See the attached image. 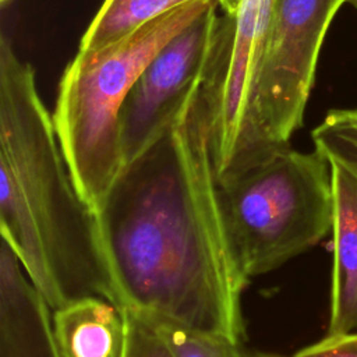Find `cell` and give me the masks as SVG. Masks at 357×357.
<instances>
[{"instance_id":"obj_1","label":"cell","mask_w":357,"mask_h":357,"mask_svg":"<svg viewBox=\"0 0 357 357\" xmlns=\"http://www.w3.org/2000/svg\"><path fill=\"white\" fill-rule=\"evenodd\" d=\"M201 84L123 166L96 218L120 305L240 343L248 282L226 233Z\"/></svg>"},{"instance_id":"obj_2","label":"cell","mask_w":357,"mask_h":357,"mask_svg":"<svg viewBox=\"0 0 357 357\" xmlns=\"http://www.w3.org/2000/svg\"><path fill=\"white\" fill-rule=\"evenodd\" d=\"M0 231L52 310L86 296L119 304L98 218L82 199L32 66L0 39ZM120 305V304H119Z\"/></svg>"},{"instance_id":"obj_3","label":"cell","mask_w":357,"mask_h":357,"mask_svg":"<svg viewBox=\"0 0 357 357\" xmlns=\"http://www.w3.org/2000/svg\"><path fill=\"white\" fill-rule=\"evenodd\" d=\"M213 1L181 4L109 46L78 50L66 67L53 123L75 187L95 213L124 166L120 112L131 86L151 59Z\"/></svg>"},{"instance_id":"obj_4","label":"cell","mask_w":357,"mask_h":357,"mask_svg":"<svg viewBox=\"0 0 357 357\" xmlns=\"http://www.w3.org/2000/svg\"><path fill=\"white\" fill-rule=\"evenodd\" d=\"M236 264L247 282L318 244L333 220L329 160L279 148L216 178Z\"/></svg>"},{"instance_id":"obj_5","label":"cell","mask_w":357,"mask_h":357,"mask_svg":"<svg viewBox=\"0 0 357 357\" xmlns=\"http://www.w3.org/2000/svg\"><path fill=\"white\" fill-rule=\"evenodd\" d=\"M276 0H238L218 18L201 92L216 178L264 158L258 148L254 106L261 63Z\"/></svg>"},{"instance_id":"obj_6","label":"cell","mask_w":357,"mask_h":357,"mask_svg":"<svg viewBox=\"0 0 357 357\" xmlns=\"http://www.w3.org/2000/svg\"><path fill=\"white\" fill-rule=\"evenodd\" d=\"M347 0H276L258 77L254 120L262 156L303 126L319 52Z\"/></svg>"},{"instance_id":"obj_7","label":"cell","mask_w":357,"mask_h":357,"mask_svg":"<svg viewBox=\"0 0 357 357\" xmlns=\"http://www.w3.org/2000/svg\"><path fill=\"white\" fill-rule=\"evenodd\" d=\"M218 1L173 36L131 86L121 112L124 165L142 153L178 117L202 81L211 59Z\"/></svg>"},{"instance_id":"obj_8","label":"cell","mask_w":357,"mask_h":357,"mask_svg":"<svg viewBox=\"0 0 357 357\" xmlns=\"http://www.w3.org/2000/svg\"><path fill=\"white\" fill-rule=\"evenodd\" d=\"M50 310L13 248L1 238L0 357H63Z\"/></svg>"},{"instance_id":"obj_9","label":"cell","mask_w":357,"mask_h":357,"mask_svg":"<svg viewBox=\"0 0 357 357\" xmlns=\"http://www.w3.org/2000/svg\"><path fill=\"white\" fill-rule=\"evenodd\" d=\"M331 163L333 187L332 284L326 335L357 329V176Z\"/></svg>"},{"instance_id":"obj_10","label":"cell","mask_w":357,"mask_h":357,"mask_svg":"<svg viewBox=\"0 0 357 357\" xmlns=\"http://www.w3.org/2000/svg\"><path fill=\"white\" fill-rule=\"evenodd\" d=\"M52 319L63 357H123L126 318L117 303L81 297L53 310Z\"/></svg>"},{"instance_id":"obj_11","label":"cell","mask_w":357,"mask_h":357,"mask_svg":"<svg viewBox=\"0 0 357 357\" xmlns=\"http://www.w3.org/2000/svg\"><path fill=\"white\" fill-rule=\"evenodd\" d=\"M188 1L195 0H105L86 28L79 50L93 52L109 46Z\"/></svg>"},{"instance_id":"obj_12","label":"cell","mask_w":357,"mask_h":357,"mask_svg":"<svg viewBox=\"0 0 357 357\" xmlns=\"http://www.w3.org/2000/svg\"><path fill=\"white\" fill-rule=\"evenodd\" d=\"M315 149L357 176V109H333L311 132Z\"/></svg>"},{"instance_id":"obj_13","label":"cell","mask_w":357,"mask_h":357,"mask_svg":"<svg viewBox=\"0 0 357 357\" xmlns=\"http://www.w3.org/2000/svg\"><path fill=\"white\" fill-rule=\"evenodd\" d=\"M144 317L167 340L176 357H243L238 343L227 337L194 331L166 319Z\"/></svg>"},{"instance_id":"obj_14","label":"cell","mask_w":357,"mask_h":357,"mask_svg":"<svg viewBox=\"0 0 357 357\" xmlns=\"http://www.w3.org/2000/svg\"><path fill=\"white\" fill-rule=\"evenodd\" d=\"M126 344L123 357H176L172 346L141 314L123 307Z\"/></svg>"},{"instance_id":"obj_15","label":"cell","mask_w":357,"mask_h":357,"mask_svg":"<svg viewBox=\"0 0 357 357\" xmlns=\"http://www.w3.org/2000/svg\"><path fill=\"white\" fill-rule=\"evenodd\" d=\"M293 357H357V333L326 335L319 342L298 350Z\"/></svg>"},{"instance_id":"obj_16","label":"cell","mask_w":357,"mask_h":357,"mask_svg":"<svg viewBox=\"0 0 357 357\" xmlns=\"http://www.w3.org/2000/svg\"><path fill=\"white\" fill-rule=\"evenodd\" d=\"M216 1L219 3L225 14H233L238 4V0H216Z\"/></svg>"},{"instance_id":"obj_17","label":"cell","mask_w":357,"mask_h":357,"mask_svg":"<svg viewBox=\"0 0 357 357\" xmlns=\"http://www.w3.org/2000/svg\"><path fill=\"white\" fill-rule=\"evenodd\" d=\"M347 3H350L357 10V0H347Z\"/></svg>"},{"instance_id":"obj_18","label":"cell","mask_w":357,"mask_h":357,"mask_svg":"<svg viewBox=\"0 0 357 357\" xmlns=\"http://www.w3.org/2000/svg\"><path fill=\"white\" fill-rule=\"evenodd\" d=\"M257 357H282V356H269V354H259Z\"/></svg>"},{"instance_id":"obj_19","label":"cell","mask_w":357,"mask_h":357,"mask_svg":"<svg viewBox=\"0 0 357 357\" xmlns=\"http://www.w3.org/2000/svg\"><path fill=\"white\" fill-rule=\"evenodd\" d=\"M10 1H11V0H0V4H1V6H6V4L10 3Z\"/></svg>"}]
</instances>
